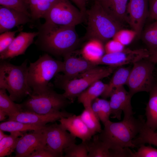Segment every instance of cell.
Here are the masks:
<instances>
[{
	"label": "cell",
	"instance_id": "1",
	"mask_svg": "<svg viewBox=\"0 0 157 157\" xmlns=\"http://www.w3.org/2000/svg\"><path fill=\"white\" fill-rule=\"evenodd\" d=\"M145 122L141 115L137 118L133 115L124 117L122 121L118 122L109 120L104 124V129L98 135L111 151L113 157H130L129 148L137 147L133 141Z\"/></svg>",
	"mask_w": 157,
	"mask_h": 157
},
{
	"label": "cell",
	"instance_id": "2",
	"mask_svg": "<svg viewBox=\"0 0 157 157\" xmlns=\"http://www.w3.org/2000/svg\"><path fill=\"white\" fill-rule=\"evenodd\" d=\"M35 43L41 50L55 56L73 51L79 42L75 26H60L45 22L38 28Z\"/></svg>",
	"mask_w": 157,
	"mask_h": 157
},
{
	"label": "cell",
	"instance_id": "3",
	"mask_svg": "<svg viewBox=\"0 0 157 157\" xmlns=\"http://www.w3.org/2000/svg\"><path fill=\"white\" fill-rule=\"evenodd\" d=\"M27 63L26 60L21 65H16L6 60H1L0 89L7 90L14 101H20L32 94L28 81Z\"/></svg>",
	"mask_w": 157,
	"mask_h": 157
},
{
	"label": "cell",
	"instance_id": "4",
	"mask_svg": "<svg viewBox=\"0 0 157 157\" xmlns=\"http://www.w3.org/2000/svg\"><path fill=\"white\" fill-rule=\"evenodd\" d=\"M94 1L86 13L87 26L84 39L97 40L103 43L113 38L117 31L122 29L123 24L109 15L98 1Z\"/></svg>",
	"mask_w": 157,
	"mask_h": 157
},
{
	"label": "cell",
	"instance_id": "5",
	"mask_svg": "<svg viewBox=\"0 0 157 157\" xmlns=\"http://www.w3.org/2000/svg\"><path fill=\"white\" fill-rule=\"evenodd\" d=\"M63 62L56 60L45 53L35 62L30 63L28 67V81L32 90V94L42 93L51 87L50 81L62 72Z\"/></svg>",
	"mask_w": 157,
	"mask_h": 157
},
{
	"label": "cell",
	"instance_id": "6",
	"mask_svg": "<svg viewBox=\"0 0 157 157\" xmlns=\"http://www.w3.org/2000/svg\"><path fill=\"white\" fill-rule=\"evenodd\" d=\"M115 67H93L81 74L77 77L68 81L55 78V84L64 91L63 95L71 102L94 82L106 77L113 73Z\"/></svg>",
	"mask_w": 157,
	"mask_h": 157
},
{
	"label": "cell",
	"instance_id": "7",
	"mask_svg": "<svg viewBox=\"0 0 157 157\" xmlns=\"http://www.w3.org/2000/svg\"><path fill=\"white\" fill-rule=\"evenodd\" d=\"M71 102L63 94L58 93L51 87L42 93L29 96L20 104L23 111L46 115L60 112Z\"/></svg>",
	"mask_w": 157,
	"mask_h": 157
},
{
	"label": "cell",
	"instance_id": "8",
	"mask_svg": "<svg viewBox=\"0 0 157 157\" xmlns=\"http://www.w3.org/2000/svg\"><path fill=\"white\" fill-rule=\"evenodd\" d=\"M154 63L148 58L133 64L126 84L132 97L138 92H149L151 90L155 85L153 74Z\"/></svg>",
	"mask_w": 157,
	"mask_h": 157
},
{
	"label": "cell",
	"instance_id": "9",
	"mask_svg": "<svg viewBox=\"0 0 157 157\" xmlns=\"http://www.w3.org/2000/svg\"><path fill=\"white\" fill-rule=\"evenodd\" d=\"M85 15L69 0H58L43 18L48 23L75 27L83 22Z\"/></svg>",
	"mask_w": 157,
	"mask_h": 157
},
{
	"label": "cell",
	"instance_id": "10",
	"mask_svg": "<svg viewBox=\"0 0 157 157\" xmlns=\"http://www.w3.org/2000/svg\"><path fill=\"white\" fill-rule=\"evenodd\" d=\"M42 131L46 144L62 156L65 149L76 142V138L69 133L60 124L46 125Z\"/></svg>",
	"mask_w": 157,
	"mask_h": 157
},
{
	"label": "cell",
	"instance_id": "11",
	"mask_svg": "<svg viewBox=\"0 0 157 157\" xmlns=\"http://www.w3.org/2000/svg\"><path fill=\"white\" fill-rule=\"evenodd\" d=\"M150 53L148 49H139L134 50L124 48L115 53H106L97 63L116 68L123 65L133 64L150 57Z\"/></svg>",
	"mask_w": 157,
	"mask_h": 157
},
{
	"label": "cell",
	"instance_id": "12",
	"mask_svg": "<svg viewBox=\"0 0 157 157\" xmlns=\"http://www.w3.org/2000/svg\"><path fill=\"white\" fill-rule=\"evenodd\" d=\"M132 97L123 86L114 90L109 96L112 116L110 117L120 120L122 112L124 117L133 116V113L131 102Z\"/></svg>",
	"mask_w": 157,
	"mask_h": 157
},
{
	"label": "cell",
	"instance_id": "13",
	"mask_svg": "<svg viewBox=\"0 0 157 157\" xmlns=\"http://www.w3.org/2000/svg\"><path fill=\"white\" fill-rule=\"evenodd\" d=\"M73 51L63 57V74H58L56 78L62 81L72 79L90 69L97 66L95 64L86 60L82 57H78L74 56Z\"/></svg>",
	"mask_w": 157,
	"mask_h": 157
},
{
	"label": "cell",
	"instance_id": "14",
	"mask_svg": "<svg viewBox=\"0 0 157 157\" xmlns=\"http://www.w3.org/2000/svg\"><path fill=\"white\" fill-rule=\"evenodd\" d=\"M127 13L128 23L138 37L141 36L144 24L149 17L148 0H129Z\"/></svg>",
	"mask_w": 157,
	"mask_h": 157
},
{
	"label": "cell",
	"instance_id": "15",
	"mask_svg": "<svg viewBox=\"0 0 157 157\" xmlns=\"http://www.w3.org/2000/svg\"><path fill=\"white\" fill-rule=\"evenodd\" d=\"M42 129L19 137L15 150V157H29L35 151L46 144Z\"/></svg>",
	"mask_w": 157,
	"mask_h": 157
},
{
	"label": "cell",
	"instance_id": "16",
	"mask_svg": "<svg viewBox=\"0 0 157 157\" xmlns=\"http://www.w3.org/2000/svg\"><path fill=\"white\" fill-rule=\"evenodd\" d=\"M73 114L63 110L46 115L23 111L8 116V120L17 121L26 124L44 126L48 123L54 122L62 117H68Z\"/></svg>",
	"mask_w": 157,
	"mask_h": 157
},
{
	"label": "cell",
	"instance_id": "17",
	"mask_svg": "<svg viewBox=\"0 0 157 157\" xmlns=\"http://www.w3.org/2000/svg\"><path fill=\"white\" fill-rule=\"evenodd\" d=\"M38 32H20L15 37L12 43L4 51L0 53L1 60L11 59L20 55L24 54L28 48L38 36Z\"/></svg>",
	"mask_w": 157,
	"mask_h": 157
},
{
	"label": "cell",
	"instance_id": "18",
	"mask_svg": "<svg viewBox=\"0 0 157 157\" xmlns=\"http://www.w3.org/2000/svg\"><path fill=\"white\" fill-rule=\"evenodd\" d=\"M31 19L28 15L14 9L0 6V33L9 31L13 28L24 25Z\"/></svg>",
	"mask_w": 157,
	"mask_h": 157
},
{
	"label": "cell",
	"instance_id": "19",
	"mask_svg": "<svg viewBox=\"0 0 157 157\" xmlns=\"http://www.w3.org/2000/svg\"><path fill=\"white\" fill-rule=\"evenodd\" d=\"M58 121L63 127L76 138L81 139L82 142L90 141L93 136L79 115L73 114L68 117H63Z\"/></svg>",
	"mask_w": 157,
	"mask_h": 157
},
{
	"label": "cell",
	"instance_id": "20",
	"mask_svg": "<svg viewBox=\"0 0 157 157\" xmlns=\"http://www.w3.org/2000/svg\"><path fill=\"white\" fill-rule=\"evenodd\" d=\"M129 0H98L104 9L111 16L123 24L128 23L127 13Z\"/></svg>",
	"mask_w": 157,
	"mask_h": 157
},
{
	"label": "cell",
	"instance_id": "21",
	"mask_svg": "<svg viewBox=\"0 0 157 157\" xmlns=\"http://www.w3.org/2000/svg\"><path fill=\"white\" fill-rule=\"evenodd\" d=\"M107 86L100 80L94 83L77 97L78 102L83 105L84 108L91 107L92 102L105 92Z\"/></svg>",
	"mask_w": 157,
	"mask_h": 157
},
{
	"label": "cell",
	"instance_id": "22",
	"mask_svg": "<svg viewBox=\"0 0 157 157\" xmlns=\"http://www.w3.org/2000/svg\"><path fill=\"white\" fill-rule=\"evenodd\" d=\"M149 99L145 108V124L151 130H157V85L149 92Z\"/></svg>",
	"mask_w": 157,
	"mask_h": 157
},
{
	"label": "cell",
	"instance_id": "23",
	"mask_svg": "<svg viewBox=\"0 0 157 157\" xmlns=\"http://www.w3.org/2000/svg\"><path fill=\"white\" fill-rule=\"evenodd\" d=\"M105 52L103 42L97 40H89L84 46L81 54L85 59L97 65L104 55Z\"/></svg>",
	"mask_w": 157,
	"mask_h": 157
},
{
	"label": "cell",
	"instance_id": "24",
	"mask_svg": "<svg viewBox=\"0 0 157 157\" xmlns=\"http://www.w3.org/2000/svg\"><path fill=\"white\" fill-rule=\"evenodd\" d=\"M131 69L119 67L114 72L106 89L101 96L103 98L109 97L113 91L126 84Z\"/></svg>",
	"mask_w": 157,
	"mask_h": 157
},
{
	"label": "cell",
	"instance_id": "25",
	"mask_svg": "<svg viewBox=\"0 0 157 157\" xmlns=\"http://www.w3.org/2000/svg\"><path fill=\"white\" fill-rule=\"evenodd\" d=\"M58 0H26L29 8L31 19L36 20L44 16Z\"/></svg>",
	"mask_w": 157,
	"mask_h": 157
},
{
	"label": "cell",
	"instance_id": "26",
	"mask_svg": "<svg viewBox=\"0 0 157 157\" xmlns=\"http://www.w3.org/2000/svg\"><path fill=\"white\" fill-rule=\"evenodd\" d=\"M87 144L88 157H113L111 151L98 135H94L92 140L88 142Z\"/></svg>",
	"mask_w": 157,
	"mask_h": 157
},
{
	"label": "cell",
	"instance_id": "27",
	"mask_svg": "<svg viewBox=\"0 0 157 157\" xmlns=\"http://www.w3.org/2000/svg\"><path fill=\"white\" fill-rule=\"evenodd\" d=\"M91 108L103 124L109 120L111 110L109 101L97 98L92 102Z\"/></svg>",
	"mask_w": 157,
	"mask_h": 157
},
{
	"label": "cell",
	"instance_id": "28",
	"mask_svg": "<svg viewBox=\"0 0 157 157\" xmlns=\"http://www.w3.org/2000/svg\"><path fill=\"white\" fill-rule=\"evenodd\" d=\"M79 115L93 135L101 132L102 129L100 122V121L93 112L91 107L85 108Z\"/></svg>",
	"mask_w": 157,
	"mask_h": 157
},
{
	"label": "cell",
	"instance_id": "29",
	"mask_svg": "<svg viewBox=\"0 0 157 157\" xmlns=\"http://www.w3.org/2000/svg\"><path fill=\"white\" fill-rule=\"evenodd\" d=\"M22 134L19 131L11 132L0 140V157L9 156L15 151L19 138Z\"/></svg>",
	"mask_w": 157,
	"mask_h": 157
},
{
	"label": "cell",
	"instance_id": "30",
	"mask_svg": "<svg viewBox=\"0 0 157 157\" xmlns=\"http://www.w3.org/2000/svg\"><path fill=\"white\" fill-rule=\"evenodd\" d=\"M6 91L0 89V110L5 112L8 116L23 111L21 104L15 103L7 94Z\"/></svg>",
	"mask_w": 157,
	"mask_h": 157
},
{
	"label": "cell",
	"instance_id": "31",
	"mask_svg": "<svg viewBox=\"0 0 157 157\" xmlns=\"http://www.w3.org/2000/svg\"><path fill=\"white\" fill-rule=\"evenodd\" d=\"M44 126L26 124L17 121L8 120L0 123V129L10 133L14 131L22 132L31 130H37L42 129Z\"/></svg>",
	"mask_w": 157,
	"mask_h": 157
},
{
	"label": "cell",
	"instance_id": "32",
	"mask_svg": "<svg viewBox=\"0 0 157 157\" xmlns=\"http://www.w3.org/2000/svg\"><path fill=\"white\" fill-rule=\"evenodd\" d=\"M132 142L136 147L147 143L157 147V130H151L146 126L145 123Z\"/></svg>",
	"mask_w": 157,
	"mask_h": 157
},
{
	"label": "cell",
	"instance_id": "33",
	"mask_svg": "<svg viewBox=\"0 0 157 157\" xmlns=\"http://www.w3.org/2000/svg\"><path fill=\"white\" fill-rule=\"evenodd\" d=\"M142 39L148 47L150 55L157 50V19L145 29Z\"/></svg>",
	"mask_w": 157,
	"mask_h": 157
},
{
	"label": "cell",
	"instance_id": "34",
	"mask_svg": "<svg viewBox=\"0 0 157 157\" xmlns=\"http://www.w3.org/2000/svg\"><path fill=\"white\" fill-rule=\"evenodd\" d=\"M88 152L87 142H83L78 144H73L63 151L65 157H88Z\"/></svg>",
	"mask_w": 157,
	"mask_h": 157
},
{
	"label": "cell",
	"instance_id": "35",
	"mask_svg": "<svg viewBox=\"0 0 157 157\" xmlns=\"http://www.w3.org/2000/svg\"><path fill=\"white\" fill-rule=\"evenodd\" d=\"M0 6L22 13L31 19L29 8L26 0H0Z\"/></svg>",
	"mask_w": 157,
	"mask_h": 157
},
{
	"label": "cell",
	"instance_id": "36",
	"mask_svg": "<svg viewBox=\"0 0 157 157\" xmlns=\"http://www.w3.org/2000/svg\"><path fill=\"white\" fill-rule=\"evenodd\" d=\"M136 32L133 30L121 29L115 34L113 38L114 40L124 46L130 44L136 36Z\"/></svg>",
	"mask_w": 157,
	"mask_h": 157
},
{
	"label": "cell",
	"instance_id": "37",
	"mask_svg": "<svg viewBox=\"0 0 157 157\" xmlns=\"http://www.w3.org/2000/svg\"><path fill=\"white\" fill-rule=\"evenodd\" d=\"M136 151H132L131 157H157V149L151 146H146L145 144L139 145Z\"/></svg>",
	"mask_w": 157,
	"mask_h": 157
},
{
	"label": "cell",
	"instance_id": "38",
	"mask_svg": "<svg viewBox=\"0 0 157 157\" xmlns=\"http://www.w3.org/2000/svg\"><path fill=\"white\" fill-rule=\"evenodd\" d=\"M19 31H7L0 35V53L6 50L14 39L16 33Z\"/></svg>",
	"mask_w": 157,
	"mask_h": 157
},
{
	"label": "cell",
	"instance_id": "39",
	"mask_svg": "<svg viewBox=\"0 0 157 157\" xmlns=\"http://www.w3.org/2000/svg\"><path fill=\"white\" fill-rule=\"evenodd\" d=\"M63 156L50 148L47 144L37 149L29 156V157H58Z\"/></svg>",
	"mask_w": 157,
	"mask_h": 157
},
{
	"label": "cell",
	"instance_id": "40",
	"mask_svg": "<svg viewBox=\"0 0 157 157\" xmlns=\"http://www.w3.org/2000/svg\"><path fill=\"white\" fill-rule=\"evenodd\" d=\"M124 46L119 42L113 39L107 42L104 47L106 53H115L124 48Z\"/></svg>",
	"mask_w": 157,
	"mask_h": 157
},
{
	"label": "cell",
	"instance_id": "41",
	"mask_svg": "<svg viewBox=\"0 0 157 157\" xmlns=\"http://www.w3.org/2000/svg\"><path fill=\"white\" fill-rule=\"evenodd\" d=\"M149 17L151 19H157V0H148Z\"/></svg>",
	"mask_w": 157,
	"mask_h": 157
},
{
	"label": "cell",
	"instance_id": "42",
	"mask_svg": "<svg viewBox=\"0 0 157 157\" xmlns=\"http://www.w3.org/2000/svg\"><path fill=\"white\" fill-rule=\"evenodd\" d=\"M77 6L78 9L85 15L88 0H70Z\"/></svg>",
	"mask_w": 157,
	"mask_h": 157
},
{
	"label": "cell",
	"instance_id": "43",
	"mask_svg": "<svg viewBox=\"0 0 157 157\" xmlns=\"http://www.w3.org/2000/svg\"><path fill=\"white\" fill-rule=\"evenodd\" d=\"M149 58L150 60L154 63L157 60V50L151 54Z\"/></svg>",
	"mask_w": 157,
	"mask_h": 157
},
{
	"label": "cell",
	"instance_id": "44",
	"mask_svg": "<svg viewBox=\"0 0 157 157\" xmlns=\"http://www.w3.org/2000/svg\"><path fill=\"white\" fill-rule=\"evenodd\" d=\"M8 116L7 114L4 111L0 110V121H3L6 119V116Z\"/></svg>",
	"mask_w": 157,
	"mask_h": 157
},
{
	"label": "cell",
	"instance_id": "45",
	"mask_svg": "<svg viewBox=\"0 0 157 157\" xmlns=\"http://www.w3.org/2000/svg\"><path fill=\"white\" fill-rule=\"evenodd\" d=\"M3 131L0 129V140L7 135L5 134Z\"/></svg>",
	"mask_w": 157,
	"mask_h": 157
},
{
	"label": "cell",
	"instance_id": "46",
	"mask_svg": "<svg viewBox=\"0 0 157 157\" xmlns=\"http://www.w3.org/2000/svg\"><path fill=\"white\" fill-rule=\"evenodd\" d=\"M154 63H157V60H156L155 62H154Z\"/></svg>",
	"mask_w": 157,
	"mask_h": 157
},
{
	"label": "cell",
	"instance_id": "47",
	"mask_svg": "<svg viewBox=\"0 0 157 157\" xmlns=\"http://www.w3.org/2000/svg\"><path fill=\"white\" fill-rule=\"evenodd\" d=\"M97 0H94V1H97Z\"/></svg>",
	"mask_w": 157,
	"mask_h": 157
}]
</instances>
